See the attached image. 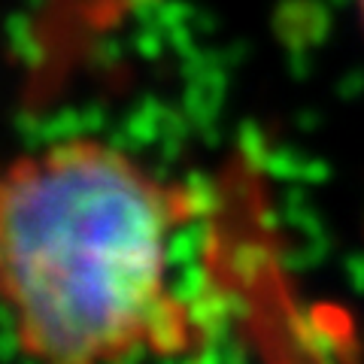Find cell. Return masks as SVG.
<instances>
[{
  "mask_svg": "<svg viewBox=\"0 0 364 364\" xmlns=\"http://www.w3.org/2000/svg\"><path fill=\"white\" fill-rule=\"evenodd\" d=\"M195 191L100 134L21 152L0 186V279L25 364L198 355L207 334L173 277Z\"/></svg>",
  "mask_w": 364,
  "mask_h": 364,
  "instance_id": "obj_1",
  "label": "cell"
},
{
  "mask_svg": "<svg viewBox=\"0 0 364 364\" xmlns=\"http://www.w3.org/2000/svg\"><path fill=\"white\" fill-rule=\"evenodd\" d=\"M361 9H364V0H361Z\"/></svg>",
  "mask_w": 364,
  "mask_h": 364,
  "instance_id": "obj_2",
  "label": "cell"
}]
</instances>
